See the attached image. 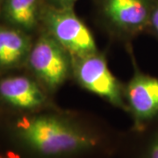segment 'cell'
Returning <instances> with one entry per match:
<instances>
[{"instance_id":"obj_10","label":"cell","mask_w":158,"mask_h":158,"mask_svg":"<svg viewBox=\"0 0 158 158\" xmlns=\"http://www.w3.org/2000/svg\"><path fill=\"white\" fill-rule=\"evenodd\" d=\"M149 23L152 27L153 30L158 36V7L156 10H154V11L151 13Z\"/></svg>"},{"instance_id":"obj_7","label":"cell","mask_w":158,"mask_h":158,"mask_svg":"<svg viewBox=\"0 0 158 158\" xmlns=\"http://www.w3.org/2000/svg\"><path fill=\"white\" fill-rule=\"evenodd\" d=\"M105 9L113 23L128 31L143 28L151 15L144 0H105Z\"/></svg>"},{"instance_id":"obj_5","label":"cell","mask_w":158,"mask_h":158,"mask_svg":"<svg viewBox=\"0 0 158 158\" xmlns=\"http://www.w3.org/2000/svg\"><path fill=\"white\" fill-rule=\"evenodd\" d=\"M130 110L137 125H142L158 115V78L137 73L127 87Z\"/></svg>"},{"instance_id":"obj_3","label":"cell","mask_w":158,"mask_h":158,"mask_svg":"<svg viewBox=\"0 0 158 158\" xmlns=\"http://www.w3.org/2000/svg\"><path fill=\"white\" fill-rule=\"evenodd\" d=\"M73 70L79 84L86 90L118 107H126L118 81L110 71L104 57L97 53L75 57Z\"/></svg>"},{"instance_id":"obj_11","label":"cell","mask_w":158,"mask_h":158,"mask_svg":"<svg viewBox=\"0 0 158 158\" xmlns=\"http://www.w3.org/2000/svg\"><path fill=\"white\" fill-rule=\"evenodd\" d=\"M146 158H158V137L151 144Z\"/></svg>"},{"instance_id":"obj_13","label":"cell","mask_w":158,"mask_h":158,"mask_svg":"<svg viewBox=\"0 0 158 158\" xmlns=\"http://www.w3.org/2000/svg\"><path fill=\"white\" fill-rule=\"evenodd\" d=\"M54 1L56 2V4L60 6V7H69L70 5L76 0H54Z\"/></svg>"},{"instance_id":"obj_4","label":"cell","mask_w":158,"mask_h":158,"mask_svg":"<svg viewBox=\"0 0 158 158\" xmlns=\"http://www.w3.org/2000/svg\"><path fill=\"white\" fill-rule=\"evenodd\" d=\"M66 52L51 35L41 36L31 48L30 68L49 89H56L68 77L69 61Z\"/></svg>"},{"instance_id":"obj_2","label":"cell","mask_w":158,"mask_h":158,"mask_svg":"<svg viewBox=\"0 0 158 158\" xmlns=\"http://www.w3.org/2000/svg\"><path fill=\"white\" fill-rule=\"evenodd\" d=\"M45 22L51 36L74 57L97 53L93 35L69 7L48 10Z\"/></svg>"},{"instance_id":"obj_9","label":"cell","mask_w":158,"mask_h":158,"mask_svg":"<svg viewBox=\"0 0 158 158\" xmlns=\"http://www.w3.org/2000/svg\"><path fill=\"white\" fill-rule=\"evenodd\" d=\"M37 0H7L6 13L12 24L26 30L34 27L37 21Z\"/></svg>"},{"instance_id":"obj_12","label":"cell","mask_w":158,"mask_h":158,"mask_svg":"<svg viewBox=\"0 0 158 158\" xmlns=\"http://www.w3.org/2000/svg\"><path fill=\"white\" fill-rule=\"evenodd\" d=\"M0 158H21L19 155H18L17 153L15 152H8L0 153Z\"/></svg>"},{"instance_id":"obj_1","label":"cell","mask_w":158,"mask_h":158,"mask_svg":"<svg viewBox=\"0 0 158 158\" xmlns=\"http://www.w3.org/2000/svg\"><path fill=\"white\" fill-rule=\"evenodd\" d=\"M23 147L41 158H59L91 150L98 138L69 119L51 114L23 116L11 126Z\"/></svg>"},{"instance_id":"obj_6","label":"cell","mask_w":158,"mask_h":158,"mask_svg":"<svg viewBox=\"0 0 158 158\" xmlns=\"http://www.w3.org/2000/svg\"><path fill=\"white\" fill-rule=\"evenodd\" d=\"M0 97L11 107L34 111L42 106L46 96L34 81L24 76L9 77L0 81Z\"/></svg>"},{"instance_id":"obj_8","label":"cell","mask_w":158,"mask_h":158,"mask_svg":"<svg viewBox=\"0 0 158 158\" xmlns=\"http://www.w3.org/2000/svg\"><path fill=\"white\" fill-rule=\"evenodd\" d=\"M31 50L28 38L21 32L0 27V68L19 64Z\"/></svg>"}]
</instances>
